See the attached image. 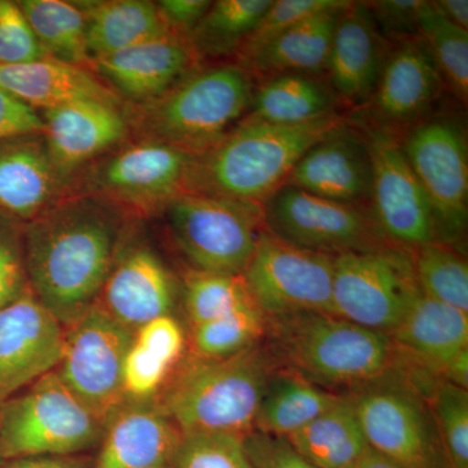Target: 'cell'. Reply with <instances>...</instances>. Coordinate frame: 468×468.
Here are the masks:
<instances>
[{
  "label": "cell",
  "mask_w": 468,
  "mask_h": 468,
  "mask_svg": "<svg viewBox=\"0 0 468 468\" xmlns=\"http://www.w3.org/2000/svg\"><path fill=\"white\" fill-rule=\"evenodd\" d=\"M128 218L94 197L67 194L24 224L27 286L64 328L97 302Z\"/></svg>",
  "instance_id": "1"
},
{
  "label": "cell",
  "mask_w": 468,
  "mask_h": 468,
  "mask_svg": "<svg viewBox=\"0 0 468 468\" xmlns=\"http://www.w3.org/2000/svg\"><path fill=\"white\" fill-rule=\"evenodd\" d=\"M344 122L340 113L298 125L243 117L211 149L192 159L185 193L263 205L284 186L302 156Z\"/></svg>",
  "instance_id": "2"
},
{
  "label": "cell",
  "mask_w": 468,
  "mask_h": 468,
  "mask_svg": "<svg viewBox=\"0 0 468 468\" xmlns=\"http://www.w3.org/2000/svg\"><path fill=\"white\" fill-rule=\"evenodd\" d=\"M277 368L261 343L228 358L192 356L176 367L155 401L183 435L245 437L255 430L261 397Z\"/></svg>",
  "instance_id": "3"
},
{
  "label": "cell",
  "mask_w": 468,
  "mask_h": 468,
  "mask_svg": "<svg viewBox=\"0 0 468 468\" xmlns=\"http://www.w3.org/2000/svg\"><path fill=\"white\" fill-rule=\"evenodd\" d=\"M264 319V345L277 366L331 392L358 389L396 366L389 335L340 316L301 313Z\"/></svg>",
  "instance_id": "4"
},
{
  "label": "cell",
  "mask_w": 468,
  "mask_h": 468,
  "mask_svg": "<svg viewBox=\"0 0 468 468\" xmlns=\"http://www.w3.org/2000/svg\"><path fill=\"white\" fill-rule=\"evenodd\" d=\"M255 81L239 63L199 67L165 94L125 109L135 140L196 158L232 131L251 106Z\"/></svg>",
  "instance_id": "5"
},
{
  "label": "cell",
  "mask_w": 468,
  "mask_h": 468,
  "mask_svg": "<svg viewBox=\"0 0 468 468\" xmlns=\"http://www.w3.org/2000/svg\"><path fill=\"white\" fill-rule=\"evenodd\" d=\"M104 428L52 371L0 409V460L86 454L100 445Z\"/></svg>",
  "instance_id": "6"
},
{
  "label": "cell",
  "mask_w": 468,
  "mask_h": 468,
  "mask_svg": "<svg viewBox=\"0 0 468 468\" xmlns=\"http://www.w3.org/2000/svg\"><path fill=\"white\" fill-rule=\"evenodd\" d=\"M192 159L167 144L124 143L77 172L68 181L64 196L94 197L126 218L150 217L185 193Z\"/></svg>",
  "instance_id": "7"
},
{
  "label": "cell",
  "mask_w": 468,
  "mask_h": 468,
  "mask_svg": "<svg viewBox=\"0 0 468 468\" xmlns=\"http://www.w3.org/2000/svg\"><path fill=\"white\" fill-rule=\"evenodd\" d=\"M346 396L369 448L405 468H451L426 393L399 366Z\"/></svg>",
  "instance_id": "8"
},
{
  "label": "cell",
  "mask_w": 468,
  "mask_h": 468,
  "mask_svg": "<svg viewBox=\"0 0 468 468\" xmlns=\"http://www.w3.org/2000/svg\"><path fill=\"white\" fill-rule=\"evenodd\" d=\"M172 239L192 270L242 275L266 229L263 205L183 193L167 203Z\"/></svg>",
  "instance_id": "9"
},
{
  "label": "cell",
  "mask_w": 468,
  "mask_h": 468,
  "mask_svg": "<svg viewBox=\"0 0 468 468\" xmlns=\"http://www.w3.org/2000/svg\"><path fill=\"white\" fill-rule=\"evenodd\" d=\"M411 254L387 245L334 257V315L389 335L420 294Z\"/></svg>",
  "instance_id": "10"
},
{
  "label": "cell",
  "mask_w": 468,
  "mask_h": 468,
  "mask_svg": "<svg viewBox=\"0 0 468 468\" xmlns=\"http://www.w3.org/2000/svg\"><path fill=\"white\" fill-rule=\"evenodd\" d=\"M242 277L264 318L334 315V255L307 250L264 229Z\"/></svg>",
  "instance_id": "11"
},
{
  "label": "cell",
  "mask_w": 468,
  "mask_h": 468,
  "mask_svg": "<svg viewBox=\"0 0 468 468\" xmlns=\"http://www.w3.org/2000/svg\"><path fill=\"white\" fill-rule=\"evenodd\" d=\"M263 212L268 232L307 250L335 257L390 245L371 209L331 201L288 185L263 203Z\"/></svg>",
  "instance_id": "12"
},
{
  "label": "cell",
  "mask_w": 468,
  "mask_h": 468,
  "mask_svg": "<svg viewBox=\"0 0 468 468\" xmlns=\"http://www.w3.org/2000/svg\"><path fill=\"white\" fill-rule=\"evenodd\" d=\"M58 377L107 423L124 405L122 371L133 332L119 324L97 304L66 326Z\"/></svg>",
  "instance_id": "13"
},
{
  "label": "cell",
  "mask_w": 468,
  "mask_h": 468,
  "mask_svg": "<svg viewBox=\"0 0 468 468\" xmlns=\"http://www.w3.org/2000/svg\"><path fill=\"white\" fill-rule=\"evenodd\" d=\"M372 162L371 214L390 245L414 250L443 242L426 192L403 154L401 138L365 128Z\"/></svg>",
  "instance_id": "14"
},
{
  "label": "cell",
  "mask_w": 468,
  "mask_h": 468,
  "mask_svg": "<svg viewBox=\"0 0 468 468\" xmlns=\"http://www.w3.org/2000/svg\"><path fill=\"white\" fill-rule=\"evenodd\" d=\"M401 146L432 205L442 241L452 245L467 226L468 149L463 129L446 117H426L406 132Z\"/></svg>",
  "instance_id": "15"
},
{
  "label": "cell",
  "mask_w": 468,
  "mask_h": 468,
  "mask_svg": "<svg viewBox=\"0 0 468 468\" xmlns=\"http://www.w3.org/2000/svg\"><path fill=\"white\" fill-rule=\"evenodd\" d=\"M63 324L29 286L0 310V409L58 367Z\"/></svg>",
  "instance_id": "16"
},
{
  "label": "cell",
  "mask_w": 468,
  "mask_h": 468,
  "mask_svg": "<svg viewBox=\"0 0 468 468\" xmlns=\"http://www.w3.org/2000/svg\"><path fill=\"white\" fill-rule=\"evenodd\" d=\"M442 85L439 68L420 37L396 42L365 106L371 117L366 128L399 137L401 131L426 119Z\"/></svg>",
  "instance_id": "17"
},
{
  "label": "cell",
  "mask_w": 468,
  "mask_h": 468,
  "mask_svg": "<svg viewBox=\"0 0 468 468\" xmlns=\"http://www.w3.org/2000/svg\"><path fill=\"white\" fill-rule=\"evenodd\" d=\"M176 297L174 276L162 258L126 233L95 304L134 334L150 320L174 315Z\"/></svg>",
  "instance_id": "18"
},
{
  "label": "cell",
  "mask_w": 468,
  "mask_h": 468,
  "mask_svg": "<svg viewBox=\"0 0 468 468\" xmlns=\"http://www.w3.org/2000/svg\"><path fill=\"white\" fill-rule=\"evenodd\" d=\"M43 140L64 185L101 156L125 143L128 117L122 104L82 100L43 111Z\"/></svg>",
  "instance_id": "19"
},
{
  "label": "cell",
  "mask_w": 468,
  "mask_h": 468,
  "mask_svg": "<svg viewBox=\"0 0 468 468\" xmlns=\"http://www.w3.org/2000/svg\"><path fill=\"white\" fill-rule=\"evenodd\" d=\"M201 67L187 37L168 33L110 57L92 58L88 69L129 106L165 94Z\"/></svg>",
  "instance_id": "20"
},
{
  "label": "cell",
  "mask_w": 468,
  "mask_h": 468,
  "mask_svg": "<svg viewBox=\"0 0 468 468\" xmlns=\"http://www.w3.org/2000/svg\"><path fill=\"white\" fill-rule=\"evenodd\" d=\"M285 185L331 201L371 202L372 162L365 133L344 122L302 156Z\"/></svg>",
  "instance_id": "21"
},
{
  "label": "cell",
  "mask_w": 468,
  "mask_h": 468,
  "mask_svg": "<svg viewBox=\"0 0 468 468\" xmlns=\"http://www.w3.org/2000/svg\"><path fill=\"white\" fill-rule=\"evenodd\" d=\"M388 51L367 5L350 2L335 24L325 69L337 100L365 107L377 88Z\"/></svg>",
  "instance_id": "22"
},
{
  "label": "cell",
  "mask_w": 468,
  "mask_h": 468,
  "mask_svg": "<svg viewBox=\"0 0 468 468\" xmlns=\"http://www.w3.org/2000/svg\"><path fill=\"white\" fill-rule=\"evenodd\" d=\"M181 439L156 401L125 402L107 420L91 468H172Z\"/></svg>",
  "instance_id": "23"
},
{
  "label": "cell",
  "mask_w": 468,
  "mask_h": 468,
  "mask_svg": "<svg viewBox=\"0 0 468 468\" xmlns=\"http://www.w3.org/2000/svg\"><path fill=\"white\" fill-rule=\"evenodd\" d=\"M389 337L401 365L442 380L446 366L468 350V313L420 292Z\"/></svg>",
  "instance_id": "24"
},
{
  "label": "cell",
  "mask_w": 468,
  "mask_h": 468,
  "mask_svg": "<svg viewBox=\"0 0 468 468\" xmlns=\"http://www.w3.org/2000/svg\"><path fill=\"white\" fill-rule=\"evenodd\" d=\"M42 133L0 143V212L27 224L64 196Z\"/></svg>",
  "instance_id": "25"
},
{
  "label": "cell",
  "mask_w": 468,
  "mask_h": 468,
  "mask_svg": "<svg viewBox=\"0 0 468 468\" xmlns=\"http://www.w3.org/2000/svg\"><path fill=\"white\" fill-rule=\"evenodd\" d=\"M0 90L32 109H55L70 101L95 100L122 104L88 68L55 58L0 64Z\"/></svg>",
  "instance_id": "26"
},
{
  "label": "cell",
  "mask_w": 468,
  "mask_h": 468,
  "mask_svg": "<svg viewBox=\"0 0 468 468\" xmlns=\"http://www.w3.org/2000/svg\"><path fill=\"white\" fill-rule=\"evenodd\" d=\"M349 5L350 2L346 5ZM346 5L320 12L294 24L239 66L260 81L289 73L323 75L328 63L335 24Z\"/></svg>",
  "instance_id": "27"
},
{
  "label": "cell",
  "mask_w": 468,
  "mask_h": 468,
  "mask_svg": "<svg viewBox=\"0 0 468 468\" xmlns=\"http://www.w3.org/2000/svg\"><path fill=\"white\" fill-rule=\"evenodd\" d=\"M76 3L86 17L90 61L172 33L163 20L156 2L88 0Z\"/></svg>",
  "instance_id": "28"
},
{
  "label": "cell",
  "mask_w": 468,
  "mask_h": 468,
  "mask_svg": "<svg viewBox=\"0 0 468 468\" xmlns=\"http://www.w3.org/2000/svg\"><path fill=\"white\" fill-rule=\"evenodd\" d=\"M337 103L331 86L318 76L289 73L261 80L245 119L279 125L307 124L338 113Z\"/></svg>",
  "instance_id": "29"
},
{
  "label": "cell",
  "mask_w": 468,
  "mask_h": 468,
  "mask_svg": "<svg viewBox=\"0 0 468 468\" xmlns=\"http://www.w3.org/2000/svg\"><path fill=\"white\" fill-rule=\"evenodd\" d=\"M344 396L279 367L261 397L254 431L286 439L334 408Z\"/></svg>",
  "instance_id": "30"
},
{
  "label": "cell",
  "mask_w": 468,
  "mask_h": 468,
  "mask_svg": "<svg viewBox=\"0 0 468 468\" xmlns=\"http://www.w3.org/2000/svg\"><path fill=\"white\" fill-rule=\"evenodd\" d=\"M286 440L318 468H351L369 449L346 394L337 405Z\"/></svg>",
  "instance_id": "31"
},
{
  "label": "cell",
  "mask_w": 468,
  "mask_h": 468,
  "mask_svg": "<svg viewBox=\"0 0 468 468\" xmlns=\"http://www.w3.org/2000/svg\"><path fill=\"white\" fill-rule=\"evenodd\" d=\"M273 0H218L212 2L187 39L197 58H218L239 55Z\"/></svg>",
  "instance_id": "32"
},
{
  "label": "cell",
  "mask_w": 468,
  "mask_h": 468,
  "mask_svg": "<svg viewBox=\"0 0 468 468\" xmlns=\"http://www.w3.org/2000/svg\"><path fill=\"white\" fill-rule=\"evenodd\" d=\"M17 5L48 57L72 66L89 67L86 17L76 2L20 0Z\"/></svg>",
  "instance_id": "33"
},
{
  "label": "cell",
  "mask_w": 468,
  "mask_h": 468,
  "mask_svg": "<svg viewBox=\"0 0 468 468\" xmlns=\"http://www.w3.org/2000/svg\"><path fill=\"white\" fill-rule=\"evenodd\" d=\"M420 292L468 313L467 261L451 243L432 242L410 251Z\"/></svg>",
  "instance_id": "34"
},
{
  "label": "cell",
  "mask_w": 468,
  "mask_h": 468,
  "mask_svg": "<svg viewBox=\"0 0 468 468\" xmlns=\"http://www.w3.org/2000/svg\"><path fill=\"white\" fill-rule=\"evenodd\" d=\"M418 36L432 55L443 84L466 104L468 100V33L440 14L432 2L424 3Z\"/></svg>",
  "instance_id": "35"
},
{
  "label": "cell",
  "mask_w": 468,
  "mask_h": 468,
  "mask_svg": "<svg viewBox=\"0 0 468 468\" xmlns=\"http://www.w3.org/2000/svg\"><path fill=\"white\" fill-rule=\"evenodd\" d=\"M255 306L242 275H221L190 268L184 277V307L190 326Z\"/></svg>",
  "instance_id": "36"
},
{
  "label": "cell",
  "mask_w": 468,
  "mask_h": 468,
  "mask_svg": "<svg viewBox=\"0 0 468 468\" xmlns=\"http://www.w3.org/2000/svg\"><path fill=\"white\" fill-rule=\"evenodd\" d=\"M266 319L257 306L192 326V356L221 359L241 353L264 337Z\"/></svg>",
  "instance_id": "37"
},
{
  "label": "cell",
  "mask_w": 468,
  "mask_h": 468,
  "mask_svg": "<svg viewBox=\"0 0 468 468\" xmlns=\"http://www.w3.org/2000/svg\"><path fill=\"white\" fill-rule=\"evenodd\" d=\"M428 405L451 468H468V392L448 381L423 384Z\"/></svg>",
  "instance_id": "38"
},
{
  "label": "cell",
  "mask_w": 468,
  "mask_h": 468,
  "mask_svg": "<svg viewBox=\"0 0 468 468\" xmlns=\"http://www.w3.org/2000/svg\"><path fill=\"white\" fill-rule=\"evenodd\" d=\"M243 440L221 433L183 435L172 468H254Z\"/></svg>",
  "instance_id": "39"
},
{
  "label": "cell",
  "mask_w": 468,
  "mask_h": 468,
  "mask_svg": "<svg viewBox=\"0 0 468 468\" xmlns=\"http://www.w3.org/2000/svg\"><path fill=\"white\" fill-rule=\"evenodd\" d=\"M347 3L346 0H273L237 55V63L250 58L254 52L294 24L320 12L344 7Z\"/></svg>",
  "instance_id": "40"
},
{
  "label": "cell",
  "mask_w": 468,
  "mask_h": 468,
  "mask_svg": "<svg viewBox=\"0 0 468 468\" xmlns=\"http://www.w3.org/2000/svg\"><path fill=\"white\" fill-rule=\"evenodd\" d=\"M175 369L155 354L132 341L122 362V384L125 402L155 401Z\"/></svg>",
  "instance_id": "41"
},
{
  "label": "cell",
  "mask_w": 468,
  "mask_h": 468,
  "mask_svg": "<svg viewBox=\"0 0 468 468\" xmlns=\"http://www.w3.org/2000/svg\"><path fill=\"white\" fill-rule=\"evenodd\" d=\"M51 58L33 32L17 2L0 0V64Z\"/></svg>",
  "instance_id": "42"
},
{
  "label": "cell",
  "mask_w": 468,
  "mask_h": 468,
  "mask_svg": "<svg viewBox=\"0 0 468 468\" xmlns=\"http://www.w3.org/2000/svg\"><path fill=\"white\" fill-rule=\"evenodd\" d=\"M27 288L23 224L0 212V310Z\"/></svg>",
  "instance_id": "43"
},
{
  "label": "cell",
  "mask_w": 468,
  "mask_h": 468,
  "mask_svg": "<svg viewBox=\"0 0 468 468\" xmlns=\"http://www.w3.org/2000/svg\"><path fill=\"white\" fill-rule=\"evenodd\" d=\"M133 341L175 368L183 360L186 345L183 326L174 315L159 316L140 326Z\"/></svg>",
  "instance_id": "44"
},
{
  "label": "cell",
  "mask_w": 468,
  "mask_h": 468,
  "mask_svg": "<svg viewBox=\"0 0 468 468\" xmlns=\"http://www.w3.org/2000/svg\"><path fill=\"white\" fill-rule=\"evenodd\" d=\"M424 0H381L366 3L384 38L396 42L418 36L419 16Z\"/></svg>",
  "instance_id": "45"
},
{
  "label": "cell",
  "mask_w": 468,
  "mask_h": 468,
  "mask_svg": "<svg viewBox=\"0 0 468 468\" xmlns=\"http://www.w3.org/2000/svg\"><path fill=\"white\" fill-rule=\"evenodd\" d=\"M243 441L254 468H318L302 457L284 437L252 431Z\"/></svg>",
  "instance_id": "46"
},
{
  "label": "cell",
  "mask_w": 468,
  "mask_h": 468,
  "mask_svg": "<svg viewBox=\"0 0 468 468\" xmlns=\"http://www.w3.org/2000/svg\"><path fill=\"white\" fill-rule=\"evenodd\" d=\"M42 116L32 107L0 90V143L20 135L42 133Z\"/></svg>",
  "instance_id": "47"
},
{
  "label": "cell",
  "mask_w": 468,
  "mask_h": 468,
  "mask_svg": "<svg viewBox=\"0 0 468 468\" xmlns=\"http://www.w3.org/2000/svg\"><path fill=\"white\" fill-rule=\"evenodd\" d=\"M165 26L172 33L187 37L211 7L208 0H160L156 2Z\"/></svg>",
  "instance_id": "48"
},
{
  "label": "cell",
  "mask_w": 468,
  "mask_h": 468,
  "mask_svg": "<svg viewBox=\"0 0 468 468\" xmlns=\"http://www.w3.org/2000/svg\"><path fill=\"white\" fill-rule=\"evenodd\" d=\"M94 458L77 455H32L3 462L0 468H91Z\"/></svg>",
  "instance_id": "49"
},
{
  "label": "cell",
  "mask_w": 468,
  "mask_h": 468,
  "mask_svg": "<svg viewBox=\"0 0 468 468\" xmlns=\"http://www.w3.org/2000/svg\"><path fill=\"white\" fill-rule=\"evenodd\" d=\"M432 5L446 20L461 29L468 30L467 0H436Z\"/></svg>",
  "instance_id": "50"
},
{
  "label": "cell",
  "mask_w": 468,
  "mask_h": 468,
  "mask_svg": "<svg viewBox=\"0 0 468 468\" xmlns=\"http://www.w3.org/2000/svg\"><path fill=\"white\" fill-rule=\"evenodd\" d=\"M351 468H405L374 449L369 448L362 458Z\"/></svg>",
  "instance_id": "51"
},
{
  "label": "cell",
  "mask_w": 468,
  "mask_h": 468,
  "mask_svg": "<svg viewBox=\"0 0 468 468\" xmlns=\"http://www.w3.org/2000/svg\"><path fill=\"white\" fill-rule=\"evenodd\" d=\"M2 463H3V461H2V460H0V464H2Z\"/></svg>",
  "instance_id": "52"
}]
</instances>
